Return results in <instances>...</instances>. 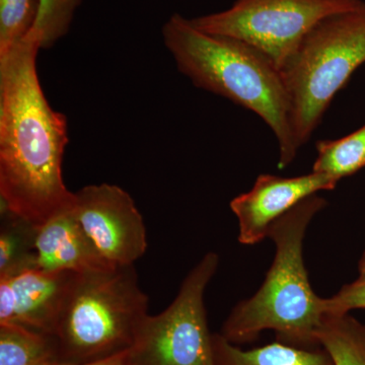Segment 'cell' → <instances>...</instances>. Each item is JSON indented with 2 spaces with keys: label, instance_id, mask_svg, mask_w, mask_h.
I'll list each match as a JSON object with an SVG mask.
<instances>
[{
  "label": "cell",
  "instance_id": "6da1fadb",
  "mask_svg": "<svg viewBox=\"0 0 365 365\" xmlns=\"http://www.w3.org/2000/svg\"><path fill=\"white\" fill-rule=\"evenodd\" d=\"M40 34L31 29L0 54V201L9 211L40 227L71 210L62 163L68 125L48 103L41 86L37 56Z\"/></svg>",
  "mask_w": 365,
  "mask_h": 365
},
{
  "label": "cell",
  "instance_id": "7a4b0ae2",
  "mask_svg": "<svg viewBox=\"0 0 365 365\" xmlns=\"http://www.w3.org/2000/svg\"><path fill=\"white\" fill-rule=\"evenodd\" d=\"M162 32L165 48L184 76L198 88L258 115L277 139L278 168L294 162L299 148L287 91L279 68L265 54L235 38L203 32L179 14L165 21Z\"/></svg>",
  "mask_w": 365,
  "mask_h": 365
},
{
  "label": "cell",
  "instance_id": "3957f363",
  "mask_svg": "<svg viewBox=\"0 0 365 365\" xmlns=\"http://www.w3.org/2000/svg\"><path fill=\"white\" fill-rule=\"evenodd\" d=\"M328 202L314 194L278 218L269 230L275 244L272 265L256 294L237 302L220 334L228 342L244 345L272 330L276 341L294 347H321L317 332L323 322V299L314 294L304 260V242L314 216Z\"/></svg>",
  "mask_w": 365,
  "mask_h": 365
},
{
  "label": "cell",
  "instance_id": "277c9868",
  "mask_svg": "<svg viewBox=\"0 0 365 365\" xmlns=\"http://www.w3.org/2000/svg\"><path fill=\"white\" fill-rule=\"evenodd\" d=\"M148 311L134 265L78 274L53 334L57 361L86 364L130 350Z\"/></svg>",
  "mask_w": 365,
  "mask_h": 365
},
{
  "label": "cell",
  "instance_id": "5b68a950",
  "mask_svg": "<svg viewBox=\"0 0 365 365\" xmlns=\"http://www.w3.org/2000/svg\"><path fill=\"white\" fill-rule=\"evenodd\" d=\"M365 62V4L327 16L304 36L279 71L299 148L311 138L336 93Z\"/></svg>",
  "mask_w": 365,
  "mask_h": 365
},
{
  "label": "cell",
  "instance_id": "8992f818",
  "mask_svg": "<svg viewBox=\"0 0 365 365\" xmlns=\"http://www.w3.org/2000/svg\"><path fill=\"white\" fill-rule=\"evenodd\" d=\"M218 265L215 252L204 255L172 304L146 317L131 348L130 365H215L204 294Z\"/></svg>",
  "mask_w": 365,
  "mask_h": 365
},
{
  "label": "cell",
  "instance_id": "52a82bcc",
  "mask_svg": "<svg viewBox=\"0 0 365 365\" xmlns=\"http://www.w3.org/2000/svg\"><path fill=\"white\" fill-rule=\"evenodd\" d=\"M364 4V0H237L225 11L191 21L203 32L251 45L280 69L319 21Z\"/></svg>",
  "mask_w": 365,
  "mask_h": 365
},
{
  "label": "cell",
  "instance_id": "ba28073f",
  "mask_svg": "<svg viewBox=\"0 0 365 365\" xmlns=\"http://www.w3.org/2000/svg\"><path fill=\"white\" fill-rule=\"evenodd\" d=\"M71 211L113 266H130L148 249L145 225L128 192L116 185H88L74 193Z\"/></svg>",
  "mask_w": 365,
  "mask_h": 365
},
{
  "label": "cell",
  "instance_id": "9c48e42d",
  "mask_svg": "<svg viewBox=\"0 0 365 365\" xmlns=\"http://www.w3.org/2000/svg\"><path fill=\"white\" fill-rule=\"evenodd\" d=\"M78 274L36 267L0 278V324L53 336Z\"/></svg>",
  "mask_w": 365,
  "mask_h": 365
},
{
  "label": "cell",
  "instance_id": "30bf717a",
  "mask_svg": "<svg viewBox=\"0 0 365 365\" xmlns=\"http://www.w3.org/2000/svg\"><path fill=\"white\" fill-rule=\"evenodd\" d=\"M337 180L319 173L284 178L263 174L247 193L235 197L230 208L239 222V242L254 246L268 237L269 230L278 218L307 197L331 191Z\"/></svg>",
  "mask_w": 365,
  "mask_h": 365
},
{
  "label": "cell",
  "instance_id": "8fae6325",
  "mask_svg": "<svg viewBox=\"0 0 365 365\" xmlns=\"http://www.w3.org/2000/svg\"><path fill=\"white\" fill-rule=\"evenodd\" d=\"M36 263L37 268L50 272L81 274L116 267L101 255L71 210L38 227Z\"/></svg>",
  "mask_w": 365,
  "mask_h": 365
},
{
  "label": "cell",
  "instance_id": "7c38bea8",
  "mask_svg": "<svg viewBox=\"0 0 365 365\" xmlns=\"http://www.w3.org/2000/svg\"><path fill=\"white\" fill-rule=\"evenodd\" d=\"M212 348L215 365H335L323 347L304 349L279 341L242 350L222 334L213 333Z\"/></svg>",
  "mask_w": 365,
  "mask_h": 365
},
{
  "label": "cell",
  "instance_id": "4fadbf2b",
  "mask_svg": "<svg viewBox=\"0 0 365 365\" xmlns=\"http://www.w3.org/2000/svg\"><path fill=\"white\" fill-rule=\"evenodd\" d=\"M317 338L334 364L365 365V324L351 314H325Z\"/></svg>",
  "mask_w": 365,
  "mask_h": 365
},
{
  "label": "cell",
  "instance_id": "5bb4252c",
  "mask_svg": "<svg viewBox=\"0 0 365 365\" xmlns=\"http://www.w3.org/2000/svg\"><path fill=\"white\" fill-rule=\"evenodd\" d=\"M38 227L9 211H1L0 278L37 267Z\"/></svg>",
  "mask_w": 365,
  "mask_h": 365
},
{
  "label": "cell",
  "instance_id": "9a60e30c",
  "mask_svg": "<svg viewBox=\"0 0 365 365\" xmlns=\"http://www.w3.org/2000/svg\"><path fill=\"white\" fill-rule=\"evenodd\" d=\"M56 360L53 336L14 324H0V365H44Z\"/></svg>",
  "mask_w": 365,
  "mask_h": 365
},
{
  "label": "cell",
  "instance_id": "2e32d148",
  "mask_svg": "<svg viewBox=\"0 0 365 365\" xmlns=\"http://www.w3.org/2000/svg\"><path fill=\"white\" fill-rule=\"evenodd\" d=\"M313 172L340 181L365 168V125L349 135L317 143Z\"/></svg>",
  "mask_w": 365,
  "mask_h": 365
},
{
  "label": "cell",
  "instance_id": "e0dca14e",
  "mask_svg": "<svg viewBox=\"0 0 365 365\" xmlns=\"http://www.w3.org/2000/svg\"><path fill=\"white\" fill-rule=\"evenodd\" d=\"M83 0H38L35 29L41 36V47L49 49L68 33L74 14Z\"/></svg>",
  "mask_w": 365,
  "mask_h": 365
},
{
  "label": "cell",
  "instance_id": "ac0fdd59",
  "mask_svg": "<svg viewBox=\"0 0 365 365\" xmlns=\"http://www.w3.org/2000/svg\"><path fill=\"white\" fill-rule=\"evenodd\" d=\"M37 11L38 0H0V54L30 32Z\"/></svg>",
  "mask_w": 365,
  "mask_h": 365
},
{
  "label": "cell",
  "instance_id": "d6986e66",
  "mask_svg": "<svg viewBox=\"0 0 365 365\" xmlns=\"http://www.w3.org/2000/svg\"><path fill=\"white\" fill-rule=\"evenodd\" d=\"M354 309H365V275H359L356 280L343 285L333 297L323 299L325 314H350Z\"/></svg>",
  "mask_w": 365,
  "mask_h": 365
},
{
  "label": "cell",
  "instance_id": "ffe728a7",
  "mask_svg": "<svg viewBox=\"0 0 365 365\" xmlns=\"http://www.w3.org/2000/svg\"><path fill=\"white\" fill-rule=\"evenodd\" d=\"M131 349L119 353L107 359L98 360V361L86 362V364H71V362L51 361L44 365H130Z\"/></svg>",
  "mask_w": 365,
  "mask_h": 365
},
{
  "label": "cell",
  "instance_id": "44dd1931",
  "mask_svg": "<svg viewBox=\"0 0 365 365\" xmlns=\"http://www.w3.org/2000/svg\"><path fill=\"white\" fill-rule=\"evenodd\" d=\"M359 275H365V248L364 253L360 257L359 262Z\"/></svg>",
  "mask_w": 365,
  "mask_h": 365
}]
</instances>
